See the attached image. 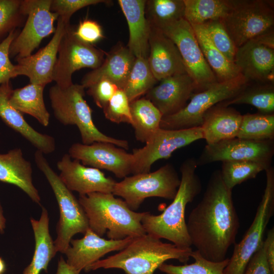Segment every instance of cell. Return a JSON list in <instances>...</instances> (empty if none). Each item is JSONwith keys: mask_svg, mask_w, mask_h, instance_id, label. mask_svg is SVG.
<instances>
[{"mask_svg": "<svg viewBox=\"0 0 274 274\" xmlns=\"http://www.w3.org/2000/svg\"><path fill=\"white\" fill-rule=\"evenodd\" d=\"M75 36L81 41L91 45L104 38L99 24L93 20L86 19L81 21L74 30Z\"/></svg>", "mask_w": 274, "mask_h": 274, "instance_id": "cell-45", "label": "cell"}, {"mask_svg": "<svg viewBox=\"0 0 274 274\" xmlns=\"http://www.w3.org/2000/svg\"><path fill=\"white\" fill-rule=\"evenodd\" d=\"M6 270V265L4 260L0 257V274H4Z\"/></svg>", "mask_w": 274, "mask_h": 274, "instance_id": "cell-50", "label": "cell"}, {"mask_svg": "<svg viewBox=\"0 0 274 274\" xmlns=\"http://www.w3.org/2000/svg\"><path fill=\"white\" fill-rule=\"evenodd\" d=\"M109 2L104 0H52L50 9L66 24H69L71 16L80 9L90 5L108 3Z\"/></svg>", "mask_w": 274, "mask_h": 274, "instance_id": "cell-42", "label": "cell"}, {"mask_svg": "<svg viewBox=\"0 0 274 274\" xmlns=\"http://www.w3.org/2000/svg\"><path fill=\"white\" fill-rule=\"evenodd\" d=\"M192 27L204 58L218 82L229 80L241 74L234 63L229 61L213 46L200 25Z\"/></svg>", "mask_w": 274, "mask_h": 274, "instance_id": "cell-31", "label": "cell"}, {"mask_svg": "<svg viewBox=\"0 0 274 274\" xmlns=\"http://www.w3.org/2000/svg\"><path fill=\"white\" fill-rule=\"evenodd\" d=\"M186 226L191 245L202 257L214 262L226 258L229 248L235 244L239 221L232 190L225 185L220 170L212 174Z\"/></svg>", "mask_w": 274, "mask_h": 274, "instance_id": "cell-1", "label": "cell"}, {"mask_svg": "<svg viewBox=\"0 0 274 274\" xmlns=\"http://www.w3.org/2000/svg\"><path fill=\"white\" fill-rule=\"evenodd\" d=\"M242 116L230 106L220 103L210 109L204 115L200 126L203 139L207 145L237 137Z\"/></svg>", "mask_w": 274, "mask_h": 274, "instance_id": "cell-25", "label": "cell"}, {"mask_svg": "<svg viewBox=\"0 0 274 274\" xmlns=\"http://www.w3.org/2000/svg\"><path fill=\"white\" fill-rule=\"evenodd\" d=\"M271 2L230 0V8L221 20L236 48L273 28Z\"/></svg>", "mask_w": 274, "mask_h": 274, "instance_id": "cell-8", "label": "cell"}, {"mask_svg": "<svg viewBox=\"0 0 274 274\" xmlns=\"http://www.w3.org/2000/svg\"><path fill=\"white\" fill-rule=\"evenodd\" d=\"M145 15L150 25L161 29L184 17L183 0H148Z\"/></svg>", "mask_w": 274, "mask_h": 274, "instance_id": "cell-34", "label": "cell"}, {"mask_svg": "<svg viewBox=\"0 0 274 274\" xmlns=\"http://www.w3.org/2000/svg\"><path fill=\"white\" fill-rule=\"evenodd\" d=\"M159 82L146 93L145 97L157 108L162 117L181 110L196 92L195 82L187 73L169 76Z\"/></svg>", "mask_w": 274, "mask_h": 274, "instance_id": "cell-20", "label": "cell"}, {"mask_svg": "<svg viewBox=\"0 0 274 274\" xmlns=\"http://www.w3.org/2000/svg\"><path fill=\"white\" fill-rule=\"evenodd\" d=\"M34 159L52 188L58 204L60 216L54 245L56 253L64 254L69 247L73 237L79 233L84 234L89 228L88 219L78 199L62 183L44 154L37 150Z\"/></svg>", "mask_w": 274, "mask_h": 274, "instance_id": "cell-6", "label": "cell"}, {"mask_svg": "<svg viewBox=\"0 0 274 274\" xmlns=\"http://www.w3.org/2000/svg\"><path fill=\"white\" fill-rule=\"evenodd\" d=\"M6 220L3 214V210L0 202V232L3 233L6 228Z\"/></svg>", "mask_w": 274, "mask_h": 274, "instance_id": "cell-49", "label": "cell"}, {"mask_svg": "<svg viewBox=\"0 0 274 274\" xmlns=\"http://www.w3.org/2000/svg\"><path fill=\"white\" fill-rule=\"evenodd\" d=\"M113 144L97 142L90 145L79 143L71 145L68 155L85 166L113 173L118 178L133 174L134 159L132 153Z\"/></svg>", "mask_w": 274, "mask_h": 274, "instance_id": "cell-16", "label": "cell"}, {"mask_svg": "<svg viewBox=\"0 0 274 274\" xmlns=\"http://www.w3.org/2000/svg\"><path fill=\"white\" fill-rule=\"evenodd\" d=\"M177 46L187 74L196 85V93L218 82L207 63L192 26L182 18L160 29Z\"/></svg>", "mask_w": 274, "mask_h": 274, "instance_id": "cell-13", "label": "cell"}, {"mask_svg": "<svg viewBox=\"0 0 274 274\" xmlns=\"http://www.w3.org/2000/svg\"><path fill=\"white\" fill-rule=\"evenodd\" d=\"M191 248H181L146 233L134 237L123 249L105 259H100L87 267V272L99 268H118L126 274H153L166 261L176 259L187 262Z\"/></svg>", "mask_w": 274, "mask_h": 274, "instance_id": "cell-3", "label": "cell"}, {"mask_svg": "<svg viewBox=\"0 0 274 274\" xmlns=\"http://www.w3.org/2000/svg\"><path fill=\"white\" fill-rule=\"evenodd\" d=\"M35 241V249L32 260L22 274H40L47 272L48 266L55 256L54 241L49 232V218L47 209L42 207L39 220L30 219Z\"/></svg>", "mask_w": 274, "mask_h": 274, "instance_id": "cell-28", "label": "cell"}, {"mask_svg": "<svg viewBox=\"0 0 274 274\" xmlns=\"http://www.w3.org/2000/svg\"><path fill=\"white\" fill-rule=\"evenodd\" d=\"M45 86L30 83L12 90L10 104L22 114H28L43 126H48L50 115L44 100Z\"/></svg>", "mask_w": 274, "mask_h": 274, "instance_id": "cell-29", "label": "cell"}, {"mask_svg": "<svg viewBox=\"0 0 274 274\" xmlns=\"http://www.w3.org/2000/svg\"><path fill=\"white\" fill-rule=\"evenodd\" d=\"M18 33L17 29L12 30L0 43V85L16 77L15 65L10 59V47Z\"/></svg>", "mask_w": 274, "mask_h": 274, "instance_id": "cell-43", "label": "cell"}, {"mask_svg": "<svg viewBox=\"0 0 274 274\" xmlns=\"http://www.w3.org/2000/svg\"><path fill=\"white\" fill-rule=\"evenodd\" d=\"M49 96L54 117L64 125L77 126L82 144L107 142L124 149L129 148L128 141L107 135L95 126L92 111L84 98L85 88L81 84L73 83L66 88L55 84L49 89Z\"/></svg>", "mask_w": 274, "mask_h": 274, "instance_id": "cell-5", "label": "cell"}, {"mask_svg": "<svg viewBox=\"0 0 274 274\" xmlns=\"http://www.w3.org/2000/svg\"><path fill=\"white\" fill-rule=\"evenodd\" d=\"M12 90L10 81L0 85L1 118L7 125L30 143L37 150L45 154L53 152L56 148L54 138L35 130L26 122L22 114L10 104L9 99Z\"/></svg>", "mask_w": 274, "mask_h": 274, "instance_id": "cell-23", "label": "cell"}, {"mask_svg": "<svg viewBox=\"0 0 274 274\" xmlns=\"http://www.w3.org/2000/svg\"><path fill=\"white\" fill-rule=\"evenodd\" d=\"M145 0H118L129 29L127 48L135 58L147 59L150 26L145 15Z\"/></svg>", "mask_w": 274, "mask_h": 274, "instance_id": "cell-27", "label": "cell"}, {"mask_svg": "<svg viewBox=\"0 0 274 274\" xmlns=\"http://www.w3.org/2000/svg\"><path fill=\"white\" fill-rule=\"evenodd\" d=\"M180 182L174 166L167 163L155 172L124 178L115 183L112 193L123 198L129 208L135 211L148 197L173 200Z\"/></svg>", "mask_w": 274, "mask_h": 274, "instance_id": "cell-7", "label": "cell"}, {"mask_svg": "<svg viewBox=\"0 0 274 274\" xmlns=\"http://www.w3.org/2000/svg\"><path fill=\"white\" fill-rule=\"evenodd\" d=\"M265 256L272 274H274V228L267 232V236L263 242Z\"/></svg>", "mask_w": 274, "mask_h": 274, "instance_id": "cell-47", "label": "cell"}, {"mask_svg": "<svg viewBox=\"0 0 274 274\" xmlns=\"http://www.w3.org/2000/svg\"><path fill=\"white\" fill-rule=\"evenodd\" d=\"M196 159L189 158L180 166L181 182L173 202L159 215L146 212L142 224L147 234L164 238L181 248L192 246L187 229L185 212L188 203L200 193L201 183L196 173Z\"/></svg>", "mask_w": 274, "mask_h": 274, "instance_id": "cell-2", "label": "cell"}, {"mask_svg": "<svg viewBox=\"0 0 274 274\" xmlns=\"http://www.w3.org/2000/svg\"><path fill=\"white\" fill-rule=\"evenodd\" d=\"M97 68L86 74L81 81L84 88H88L93 83L107 80L123 90L132 68L135 56L127 47L119 44L109 53Z\"/></svg>", "mask_w": 274, "mask_h": 274, "instance_id": "cell-24", "label": "cell"}, {"mask_svg": "<svg viewBox=\"0 0 274 274\" xmlns=\"http://www.w3.org/2000/svg\"><path fill=\"white\" fill-rule=\"evenodd\" d=\"M150 26L149 51L147 60L156 80L160 81L174 75L187 73L175 43L160 29Z\"/></svg>", "mask_w": 274, "mask_h": 274, "instance_id": "cell-22", "label": "cell"}, {"mask_svg": "<svg viewBox=\"0 0 274 274\" xmlns=\"http://www.w3.org/2000/svg\"><path fill=\"white\" fill-rule=\"evenodd\" d=\"M157 82L147 59L135 58L123 90L130 102L146 94Z\"/></svg>", "mask_w": 274, "mask_h": 274, "instance_id": "cell-36", "label": "cell"}, {"mask_svg": "<svg viewBox=\"0 0 274 274\" xmlns=\"http://www.w3.org/2000/svg\"><path fill=\"white\" fill-rule=\"evenodd\" d=\"M65 154L57 163L60 180L71 191L79 195L93 192L112 193L116 182L100 169L87 166Z\"/></svg>", "mask_w": 274, "mask_h": 274, "instance_id": "cell-17", "label": "cell"}, {"mask_svg": "<svg viewBox=\"0 0 274 274\" xmlns=\"http://www.w3.org/2000/svg\"><path fill=\"white\" fill-rule=\"evenodd\" d=\"M191 257L195 260L190 264L174 265L162 264L158 269L165 274H224V268L229 259L220 262H214L202 257L197 251H192Z\"/></svg>", "mask_w": 274, "mask_h": 274, "instance_id": "cell-38", "label": "cell"}, {"mask_svg": "<svg viewBox=\"0 0 274 274\" xmlns=\"http://www.w3.org/2000/svg\"><path fill=\"white\" fill-rule=\"evenodd\" d=\"M200 139H203L200 126L181 129L159 128L143 147L132 150L133 175L150 172L155 161L168 159L176 150Z\"/></svg>", "mask_w": 274, "mask_h": 274, "instance_id": "cell-14", "label": "cell"}, {"mask_svg": "<svg viewBox=\"0 0 274 274\" xmlns=\"http://www.w3.org/2000/svg\"><path fill=\"white\" fill-rule=\"evenodd\" d=\"M250 83L240 74L231 80L218 82L207 89L194 93L181 110L173 115L162 117L160 128L181 129L200 126L204 114L210 109L233 98Z\"/></svg>", "mask_w": 274, "mask_h": 274, "instance_id": "cell-9", "label": "cell"}, {"mask_svg": "<svg viewBox=\"0 0 274 274\" xmlns=\"http://www.w3.org/2000/svg\"><path fill=\"white\" fill-rule=\"evenodd\" d=\"M87 93L93 99L95 104L103 109L113 95L119 89L107 80H99L87 88Z\"/></svg>", "mask_w": 274, "mask_h": 274, "instance_id": "cell-44", "label": "cell"}, {"mask_svg": "<svg viewBox=\"0 0 274 274\" xmlns=\"http://www.w3.org/2000/svg\"><path fill=\"white\" fill-rule=\"evenodd\" d=\"M237 138L253 141L274 140V113L243 115Z\"/></svg>", "mask_w": 274, "mask_h": 274, "instance_id": "cell-35", "label": "cell"}, {"mask_svg": "<svg viewBox=\"0 0 274 274\" xmlns=\"http://www.w3.org/2000/svg\"><path fill=\"white\" fill-rule=\"evenodd\" d=\"M80 239H72L70 245L64 254L67 264L81 271L90 264L100 260L105 255L121 251L134 237H127L120 240L107 239L96 234L89 228Z\"/></svg>", "mask_w": 274, "mask_h": 274, "instance_id": "cell-21", "label": "cell"}, {"mask_svg": "<svg viewBox=\"0 0 274 274\" xmlns=\"http://www.w3.org/2000/svg\"><path fill=\"white\" fill-rule=\"evenodd\" d=\"M265 171L266 186L254 219L243 239L235 244L224 274H244L249 260L264 242L265 229L274 213L273 167Z\"/></svg>", "mask_w": 274, "mask_h": 274, "instance_id": "cell-10", "label": "cell"}, {"mask_svg": "<svg viewBox=\"0 0 274 274\" xmlns=\"http://www.w3.org/2000/svg\"><path fill=\"white\" fill-rule=\"evenodd\" d=\"M274 154V140L253 141L237 137L206 145L197 166L217 161H249L270 166Z\"/></svg>", "mask_w": 274, "mask_h": 274, "instance_id": "cell-15", "label": "cell"}, {"mask_svg": "<svg viewBox=\"0 0 274 274\" xmlns=\"http://www.w3.org/2000/svg\"><path fill=\"white\" fill-rule=\"evenodd\" d=\"M80 272L69 266L64 258L60 257L58 262L56 274H80Z\"/></svg>", "mask_w": 274, "mask_h": 274, "instance_id": "cell-48", "label": "cell"}, {"mask_svg": "<svg viewBox=\"0 0 274 274\" xmlns=\"http://www.w3.org/2000/svg\"><path fill=\"white\" fill-rule=\"evenodd\" d=\"M52 0H22L21 10L27 16L22 30L13 41L10 57L16 60L31 55L45 38L54 33L58 15L51 11Z\"/></svg>", "mask_w": 274, "mask_h": 274, "instance_id": "cell-11", "label": "cell"}, {"mask_svg": "<svg viewBox=\"0 0 274 274\" xmlns=\"http://www.w3.org/2000/svg\"><path fill=\"white\" fill-rule=\"evenodd\" d=\"M250 83L232 98L220 104L224 106L246 104L256 108L259 113L273 114L274 86L271 83Z\"/></svg>", "mask_w": 274, "mask_h": 274, "instance_id": "cell-32", "label": "cell"}, {"mask_svg": "<svg viewBox=\"0 0 274 274\" xmlns=\"http://www.w3.org/2000/svg\"><path fill=\"white\" fill-rule=\"evenodd\" d=\"M234 64L249 82H274V48L254 38L236 48Z\"/></svg>", "mask_w": 274, "mask_h": 274, "instance_id": "cell-19", "label": "cell"}, {"mask_svg": "<svg viewBox=\"0 0 274 274\" xmlns=\"http://www.w3.org/2000/svg\"><path fill=\"white\" fill-rule=\"evenodd\" d=\"M244 274H272L265 256L263 243L249 260Z\"/></svg>", "mask_w": 274, "mask_h": 274, "instance_id": "cell-46", "label": "cell"}, {"mask_svg": "<svg viewBox=\"0 0 274 274\" xmlns=\"http://www.w3.org/2000/svg\"><path fill=\"white\" fill-rule=\"evenodd\" d=\"M78 200L87 217L89 228L102 237L120 240L146 233L142 224L146 212L131 210L126 202L112 193L79 195Z\"/></svg>", "mask_w": 274, "mask_h": 274, "instance_id": "cell-4", "label": "cell"}, {"mask_svg": "<svg viewBox=\"0 0 274 274\" xmlns=\"http://www.w3.org/2000/svg\"><path fill=\"white\" fill-rule=\"evenodd\" d=\"M221 178L229 189L247 180L256 178L257 175L270 166L249 161H224L222 162Z\"/></svg>", "mask_w": 274, "mask_h": 274, "instance_id": "cell-37", "label": "cell"}, {"mask_svg": "<svg viewBox=\"0 0 274 274\" xmlns=\"http://www.w3.org/2000/svg\"><path fill=\"white\" fill-rule=\"evenodd\" d=\"M184 18L191 25H200L213 20L222 19L228 12L230 0H183Z\"/></svg>", "mask_w": 274, "mask_h": 274, "instance_id": "cell-33", "label": "cell"}, {"mask_svg": "<svg viewBox=\"0 0 274 274\" xmlns=\"http://www.w3.org/2000/svg\"><path fill=\"white\" fill-rule=\"evenodd\" d=\"M69 24L58 17L54 35L48 44L35 54L16 60V77L25 76L30 83L45 86L52 82L59 46Z\"/></svg>", "mask_w": 274, "mask_h": 274, "instance_id": "cell-18", "label": "cell"}, {"mask_svg": "<svg viewBox=\"0 0 274 274\" xmlns=\"http://www.w3.org/2000/svg\"><path fill=\"white\" fill-rule=\"evenodd\" d=\"M200 26L213 46L229 61L234 63L236 48L221 19L211 20Z\"/></svg>", "mask_w": 274, "mask_h": 274, "instance_id": "cell-39", "label": "cell"}, {"mask_svg": "<svg viewBox=\"0 0 274 274\" xmlns=\"http://www.w3.org/2000/svg\"><path fill=\"white\" fill-rule=\"evenodd\" d=\"M20 0H0V41L19 26L26 16Z\"/></svg>", "mask_w": 274, "mask_h": 274, "instance_id": "cell-40", "label": "cell"}, {"mask_svg": "<svg viewBox=\"0 0 274 274\" xmlns=\"http://www.w3.org/2000/svg\"><path fill=\"white\" fill-rule=\"evenodd\" d=\"M130 109L135 139L146 143L160 128L162 115L145 97L130 102Z\"/></svg>", "mask_w": 274, "mask_h": 274, "instance_id": "cell-30", "label": "cell"}, {"mask_svg": "<svg viewBox=\"0 0 274 274\" xmlns=\"http://www.w3.org/2000/svg\"><path fill=\"white\" fill-rule=\"evenodd\" d=\"M102 110L105 117L110 121L132 125L130 102L123 90H117Z\"/></svg>", "mask_w": 274, "mask_h": 274, "instance_id": "cell-41", "label": "cell"}, {"mask_svg": "<svg viewBox=\"0 0 274 274\" xmlns=\"http://www.w3.org/2000/svg\"><path fill=\"white\" fill-rule=\"evenodd\" d=\"M0 182L18 187L40 204V195L33 184L31 164L24 158L20 148L0 154Z\"/></svg>", "mask_w": 274, "mask_h": 274, "instance_id": "cell-26", "label": "cell"}, {"mask_svg": "<svg viewBox=\"0 0 274 274\" xmlns=\"http://www.w3.org/2000/svg\"><path fill=\"white\" fill-rule=\"evenodd\" d=\"M74 30L71 24L66 26L58 48L53 81L61 88L73 84L72 75L75 72L83 68L94 70L105 59L106 52L80 40L75 36Z\"/></svg>", "mask_w": 274, "mask_h": 274, "instance_id": "cell-12", "label": "cell"}]
</instances>
